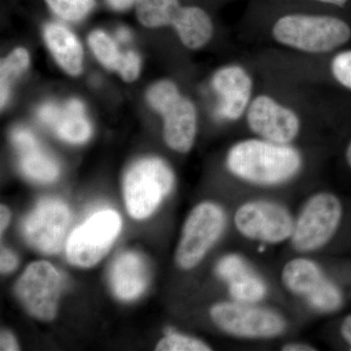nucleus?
<instances>
[{"label": "nucleus", "mask_w": 351, "mask_h": 351, "mask_svg": "<svg viewBox=\"0 0 351 351\" xmlns=\"http://www.w3.org/2000/svg\"><path fill=\"white\" fill-rule=\"evenodd\" d=\"M341 11L320 7L253 0L248 18L267 25L271 40L304 56L319 57L341 49L351 39V27Z\"/></svg>", "instance_id": "nucleus-1"}, {"label": "nucleus", "mask_w": 351, "mask_h": 351, "mask_svg": "<svg viewBox=\"0 0 351 351\" xmlns=\"http://www.w3.org/2000/svg\"><path fill=\"white\" fill-rule=\"evenodd\" d=\"M226 167L235 177L260 186L290 181L302 167V156L293 145H280L258 137L245 138L230 147Z\"/></svg>", "instance_id": "nucleus-2"}, {"label": "nucleus", "mask_w": 351, "mask_h": 351, "mask_svg": "<svg viewBox=\"0 0 351 351\" xmlns=\"http://www.w3.org/2000/svg\"><path fill=\"white\" fill-rule=\"evenodd\" d=\"M147 101L164 119V138L171 149L182 154L191 151L197 132L195 104L180 93L170 80L156 83L147 92Z\"/></svg>", "instance_id": "nucleus-3"}, {"label": "nucleus", "mask_w": 351, "mask_h": 351, "mask_svg": "<svg viewBox=\"0 0 351 351\" xmlns=\"http://www.w3.org/2000/svg\"><path fill=\"white\" fill-rule=\"evenodd\" d=\"M174 184L170 168L158 158L138 161L126 173L123 182L127 211L143 219L151 216Z\"/></svg>", "instance_id": "nucleus-4"}, {"label": "nucleus", "mask_w": 351, "mask_h": 351, "mask_svg": "<svg viewBox=\"0 0 351 351\" xmlns=\"http://www.w3.org/2000/svg\"><path fill=\"white\" fill-rule=\"evenodd\" d=\"M343 206L336 195L318 193L304 203L295 219L291 241L295 250L313 252L322 248L338 230Z\"/></svg>", "instance_id": "nucleus-5"}, {"label": "nucleus", "mask_w": 351, "mask_h": 351, "mask_svg": "<svg viewBox=\"0 0 351 351\" xmlns=\"http://www.w3.org/2000/svg\"><path fill=\"white\" fill-rule=\"evenodd\" d=\"M245 121L255 137L280 145H293L302 129L300 112L274 95L256 93Z\"/></svg>", "instance_id": "nucleus-6"}, {"label": "nucleus", "mask_w": 351, "mask_h": 351, "mask_svg": "<svg viewBox=\"0 0 351 351\" xmlns=\"http://www.w3.org/2000/svg\"><path fill=\"white\" fill-rule=\"evenodd\" d=\"M121 226V218L113 210H103L92 215L66 240L69 263L80 267H93L112 248Z\"/></svg>", "instance_id": "nucleus-7"}, {"label": "nucleus", "mask_w": 351, "mask_h": 351, "mask_svg": "<svg viewBox=\"0 0 351 351\" xmlns=\"http://www.w3.org/2000/svg\"><path fill=\"white\" fill-rule=\"evenodd\" d=\"M210 314L219 329L239 338L271 339L285 331L286 322L280 314L254 304L219 302Z\"/></svg>", "instance_id": "nucleus-8"}, {"label": "nucleus", "mask_w": 351, "mask_h": 351, "mask_svg": "<svg viewBox=\"0 0 351 351\" xmlns=\"http://www.w3.org/2000/svg\"><path fill=\"white\" fill-rule=\"evenodd\" d=\"M226 226V215L218 205L201 203L189 215L181 241L176 253V262L182 269H191L202 261L216 243Z\"/></svg>", "instance_id": "nucleus-9"}, {"label": "nucleus", "mask_w": 351, "mask_h": 351, "mask_svg": "<svg viewBox=\"0 0 351 351\" xmlns=\"http://www.w3.org/2000/svg\"><path fill=\"white\" fill-rule=\"evenodd\" d=\"M234 225L243 237L267 244L291 239L295 221L287 208L267 200L249 201L234 215Z\"/></svg>", "instance_id": "nucleus-10"}, {"label": "nucleus", "mask_w": 351, "mask_h": 351, "mask_svg": "<svg viewBox=\"0 0 351 351\" xmlns=\"http://www.w3.org/2000/svg\"><path fill=\"white\" fill-rule=\"evenodd\" d=\"M63 289V278L51 263H32L16 284L15 292L21 304L34 317L50 321L57 313Z\"/></svg>", "instance_id": "nucleus-11"}, {"label": "nucleus", "mask_w": 351, "mask_h": 351, "mask_svg": "<svg viewBox=\"0 0 351 351\" xmlns=\"http://www.w3.org/2000/svg\"><path fill=\"white\" fill-rule=\"evenodd\" d=\"M71 219V212L62 201L41 200L24 221L25 239L36 250L56 254L63 248Z\"/></svg>", "instance_id": "nucleus-12"}, {"label": "nucleus", "mask_w": 351, "mask_h": 351, "mask_svg": "<svg viewBox=\"0 0 351 351\" xmlns=\"http://www.w3.org/2000/svg\"><path fill=\"white\" fill-rule=\"evenodd\" d=\"M212 86L218 96L217 114L226 121L244 119L255 92V80L242 64L223 66L214 73Z\"/></svg>", "instance_id": "nucleus-13"}, {"label": "nucleus", "mask_w": 351, "mask_h": 351, "mask_svg": "<svg viewBox=\"0 0 351 351\" xmlns=\"http://www.w3.org/2000/svg\"><path fill=\"white\" fill-rule=\"evenodd\" d=\"M149 269L142 256L125 252L117 257L110 270L113 293L122 301H132L142 295L149 283Z\"/></svg>", "instance_id": "nucleus-14"}, {"label": "nucleus", "mask_w": 351, "mask_h": 351, "mask_svg": "<svg viewBox=\"0 0 351 351\" xmlns=\"http://www.w3.org/2000/svg\"><path fill=\"white\" fill-rule=\"evenodd\" d=\"M171 27L177 32L182 44L193 50L204 47L214 34V23L209 13L202 7L191 4H182Z\"/></svg>", "instance_id": "nucleus-15"}, {"label": "nucleus", "mask_w": 351, "mask_h": 351, "mask_svg": "<svg viewBox=\"0 0 351 351\" xmlns=\"http://www.w3.org/2000/svg\"><path fill=\"white\" fill-rule=\"evenodd\" d=\"M44 38L57 63L71 75L82 71L83 50L80 41L68 27L49 23L44 27Z\"/></svg>", "instance_id": "nucleus-16"}, {"label": "nucleus", "mask_w": 351, "mask_h": 351, "mask_svg": "<svg viewBox=\"0 0 351 351\" xmlns=\"http://www.w3.org/2000/svg\"><path fill=\"white\" fill-rule=\"evenodd\" d=\"M326 278L319 265L306 258H295L286 263L282 282L291 293L307 297Z\"/></svg>", "instance_id": "nucleus-17"}, {"label": "nucleus", "mask_w": 351, "mask_h": 351, "mask_svg": "<svg viewBox=\"0 0 351 351\" xmlns=\"http://www.w3.org/2000/svg\"><path fill=\"white\" fill-rule=\"evenodd\" d=\"M57 135L71 144H82L91 136V125L84 115V106L78 100L66 103L52 127Z\"/></svg>", "instance_id": "nucleus-18"}, {"label": "nucleus", "mask_w": 351, "mask_h": 351, "mask_svg": "<svg viewBox=\"0 0 351 351\" xmlns=\"http://www.w3.org/2000/svg\"><path fill=\"white\" fill-rule=\"evenodd\" d=\"M19 152L21 170L27 178L44 184L57 179L60 173L58 163L38 144Z\"/></svg>", "instance_id": "nucleus-19"}, {"label": "nucleus", "mask_w": 351, "mask_h": 351, "mask_svg": "<svg viewBox=\"0 0 351 351\" xmlns=\"http://www.w3.org/2000/svg\"><path fill=\"white\" fill-rule=\"evenodd\" d=\"M181 0H138L136 14L141 24L147 27L172 25Z\"/></svg>", "instance_id": "nucleus-20"}, {"label": "nucleus", "mask_w": 351, "mask_h": 351, "mask_svg": "<svg viewBox=\"0 0 351 351\" xmlns=\"http://www.w3.org/2000/svg\"><path fill=\"white\" fill-rule=\"evenodd\" d=\"M230 294L234 301L256 304L267 295V286L252 269L247 270L228 282Z\"/></svg>", "instance_id": "nucleus-21"}, {"label": "nucleus", "mask_w": 351, "mask_h": 351, "mask_svg": "<svg viewBox=\"0 0 351 351\" xmlns=\"http://www.w3.org/2000/svg\"><path fill=\"white\" fill-rule=\"evenodd\" d=\"M29 57L27 51L24 48L14 50L1 63V108L6 105L10 94V86L14 80H17L20 75L27 69Z\"/></svg>", "instance_id": "nucleus-22"}, {"label": "nucleus", "mask_w": 351, "mask_h": 351, "mask_svg": "<svg viewBox=\"0 0 351 351\" xmlns=\"http://www.w3.org/2000/svg\"><path fill=\"white\" fill-rule=\"evenodd\" d=\"M306 300L311 306L323 313L336 311L343 302V294L338 286L327 278L307 295Z\"/></svg>", "instance_id": "nucleus-23"}, {"label": "nucleus", "mask_w": 351, "mask_h": 351, "mask_svg": "<svg viewBox=\"0 0 351 351\" xmlns=\"http://www.w3.org/2000/svg\"><path fill=\"white\" fill-rule=\"evenodd\" d=\"M88 41L97 59L106 68L117 71L122 53L119 52L114 41L101 31L92 32Z\"/></svg>", "instance_id": "nucleus-24"}, {"label": "nucleus", "mask_w": 351, "mask_h": 351, "mask_svg": "<svg viewBox=\"0 0 351 351\" xmlns=\"http://www.w3.org/2000/svg\"><path fill=\"white\" fill-rule=\"evenodd\" d=\"M60 18L66 21H80L94 8L95 0H44Z\"/></svg>", "instance_id": "nucleus-25"}, {"label": "nucleus", "mask_w": 351, "mask_h": 351, "mask_svg": "<svg viewBox=\"0 0 351 351\" xmlns=\"http://www.w3.org/2000/svg\"><path fill=\"white\" fill-rule=\"evenodd\" d=\"M156 350L157 351H209L211 348L200 339L186 336V335L178 334L170 329L166 332L164 337Z\"/></svg>", "instance_id": "nucleus-26"}, {"label": "nucleus", "mask_w": 351, "mask_h": 351, "mask_svg": "<svg viewBox=\"0 0 351 351\" xmlns=\"http://www.w3.org/2000/svg\"><path fill=\"white\" fill-rule=\"evenodd\" d=\"M329 71L335 82L351 91V49L337 53L330 61Z\"/></svg>", "instance_id": "nucleus-27"}, {"label": "nucleus", "mask_w": 351, "mask_h": 351, "mask_svg": "<svg viewBox=\"0 0 351 351\" xmlns=\"http://www.w3.org/2000/svg\"><path fill=\"white\" fill-rule=\"evenodd\" d=\"M249 269H251L250 267L241 256L230 254L219 261L216 272L219 277L228 283Z\"/></svg>", "instance_id": "nucleus-28"}, {"label": "nucleus", "mask_w": 351, "mask_h": 351, "mask_svg": "<svg viewBox=\"0 0 351 351\" xmlns=\"http://www.w3.org/2000/svg\"><path fill=\"white\" fill-rule=\"evenodd\" d=\"M141 60L133 51L122 53L117 71L127 82L137 80L140 73Z\"/></svg>", "instance_id": "nucleus-29"}, {"label": "nucleus", "mask_w": 351, "mask_h": 351, "mask_svg": "<svg viewBox=\"0 0 351 351\" xmlns=\"http://www.w3.org/2000/svg\"><path fill=\"white\" fill-rule=\"evenodd\" d=\"M267 1L280 4L320 7V8L337 11H345L351 3V0H267Z\"/></svg>", "instance_id": "nucleus-30"}, {"label": "nucleus", "mask_w": 351, "mask_h": 351, "mask_svg": "<svg viewBox=\"0 0 351 351\" xmlns=\"http://www.w3.org/2000/svg\"><path fill=\"white\" fill-rule=\"evenodd\" d=\"M60 112H61V108L54 105V104H45V105L39 108V120L45 125L52 127L54 122L56 121Z\"/></svg>", "instance_id": "nucleus-31"}, {"label": "nucleus", "mask_w": 351, "mask_h": 351, "mask_svg": "<svg viewBox=\"0 0 351 351\" xmlns=\"http://www.w3.org/2000/svg\"><path fill=\"white\" fill-rule=\"evenodd\" d=\"M18 258L8 249L1 248V255H0V269L2 274H9L13 271L17 267Z\"/></svg>", "instance_id": "nucleus-32"}, {"label": "nucleus", "mask_w": 351, "mask_h": 351, "mask_svg": "<svg viewBox=\"0 0 351 351\" xmlns=\"http://www.w3.org/2000/svg\"><path fill=\"white\" fill-rule=\"evenodd\" d=\"M0 350L14 351L19 350V346L11 332L7 331L1 332V338H0Z\"/></svg>", "instance_id": "nucleus-33"}, {"label": "nucleus", "mask_w": 351, "mask_h": 351, "mask_svg": "<svg viewBox=\"0 0 351 351\" xmlns=\"http://www.w3.org/2000/svg\"><path fill=\"white\" fill-rule=\"evenodd\" d=\"M108 5L117 11H123L130 8L134 3H137L138 0H106Z\"/></svg>", "instance_id": "nucleus-34"}, {"label": "nucleus", "mask_w": 351, "mask_h": 351, "mask_svg": "<svg viewBox=\"0 0 351 351\" xmlns=\"http://www.w3.org/2000/svg\"><path fill=\"white\" fill-rule=\"evenodd\" d=\"M341 334L346 343H348V346H350L351 350V314L346 316L343 323H341Z\"/></svg>", "instance_id": "nucleus-35"}, {"label": "nucleus", "mask_w": 351, "mask_h": 351, "mask_svg": "<svg viewBox=\"0 0 351 351\" xmlns=\"http://www.w3.org/2000/svg\"><path fill=\"white\" fill-rule=\"evenodd\" d=\"M10 218L11 213L8 208L1 205V208H0V232H1V234L6 230L7 226L10 221Z\"/></svg>", "instance_id": "nucleus-36"}, {"label": "nucleus", "mask_w": 351, "mask_h": 351, "mask_svg": "<svg viewBox=\"0 0 351 351\" xmlns=\"http://www.w3.org/2000/svg\"><path fill=\"white\" fill-rule=\"evenodd\" d=\"M282 350L285 351H313L316 350L313 346L306 345L301 343H291L285 345L282 348Z\"/></svg>", "instance_id": "nucleus-37"}, {"label": "nucleus", "mask_w": 351, "mask_h": 351, "mask_svg": "<svg viewBox=\"0 0 351 351\" xmlns=\"http://www.w3.org/2000/svg\"><path fill=\"white\" fill-rule=\"evenodd\" d=\"M117 38H119V41L121 43H127V41L130 40V32L128 29H125V27H121L117 32Z\"/></svg>", "instance_id": "nucleus-38"}, {"label": "nucleus", "mask_w": 351, "mask_h": 351, "mask_svg": "<svg viewBox=\"0 0 351 351\" xmlns=\"http://www.w3.org/2000/svg\"><path fill=\"white\" fill-rule=\"evenodd\" d=\"M346 159L348 166L351 168V141L350 144H348V147H346Z\"/></svg>", "instance_id": "nucleus-39"}]
</instances>
